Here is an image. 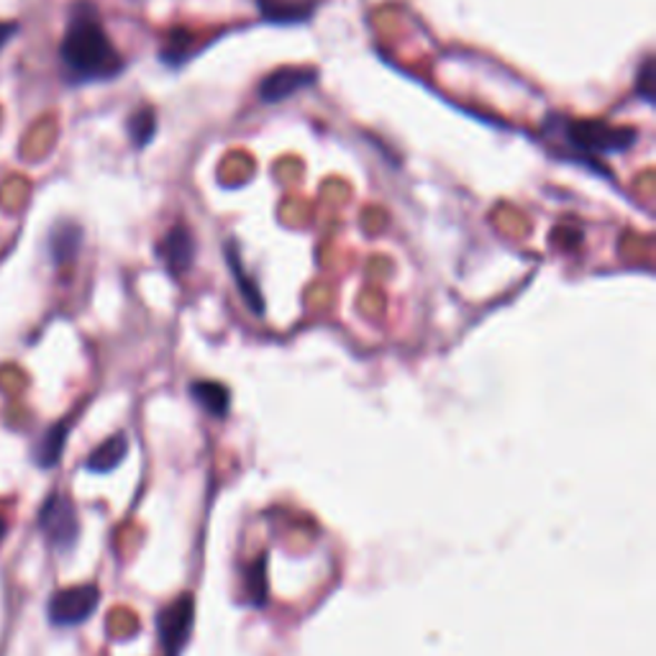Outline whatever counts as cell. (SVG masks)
<instances>
[{"label": "cell", "mask_w": 656, "mask_h": 656, "mask_svg": "<svg viewBox=\"0 0 656 656\" xmlns=\"http://www.w3.org/2000/svg\"><path fill=\"white\" fill-rule=\"evenodd\" d=\"M65 78L72 85L114 80L124 72V57L118 55L108 31L100 23L96 8L90 3H78L70 13V23L59 45Z\"/></svg>", "instance_id": "1"}, {"label": "cell", "mask_w": 656, "mask_h": 656, "mask_svg": "<svg viewBox=\"0 0 656 656\" xmlns=\"http://www.w3.org/2000/svg\"><path fill=\"white\" fill-rule=\"evenodd\" d=\"M549 124L554 126L551 134L561 136L569 147L577 149L579 155L585 157L620 155V151L634 147L638 139V131L603 121H572V118L551 116Z\"/></svg>", "instance_id": "2"}, {"label": "cell", "mask_w": 656, "mask_h": 656, "mask_svg": "<svg viewBox=\"0 0 656 656\" xmlns=\"http://www.w3.org/2000/svg\"><path fill=\"white\" fill-rule=\"evenodd\" d=\"M39 526L57 549H67L70 544H75V539H78V513H75L70 498H47L39 513Z\"/></svg>", "instance_id": "3"}, {"label": "cell", "mask_w": 656, "mask_h": 656, "mask_svg": "<svg viewBox=\"0 0 656 656\" xmlns=\"http://www.w3.org/2000/svg\"><path fill=\"white\" fill-rule=\"evenodd\" d=\"M98 598L96 585L70 587V590L57 593L49 603V618L57 626H78L92 616V610L98 608Z\"/></svg>", "instance_id": "4"}, {"label": "cell", "mask_w": 656, "mask_h": 656, "mask_svg": "<svg viewBox=\"0 0 656 656\" xmlns=\"http://www.w3.org/2000/svg\"><path fill=\"white\" fill-rule=\"evenodd\" d=\"M315 82H319V72L311 67H283L260 82V98L264 104H283L297 92L313 88Z\"/></svg>", "instance_id": "5"}, {"label": "cell", "mask_w": 656, "mask_h": 656, "mask_svg": "<svg viewBox=\"0 0 656 656\" xmlns=\"http://www.w3.org/2000/svg\"><path fill=\"white\" fill-rule=\"evenodd\" d=\"M193 600L185 598V595L159 613V638L169 656H177V652H180L183 644L187 642V634H190L193 628Z\"/></svg>", "instance_id": "6"}, {"label": "cell", "mask_w": 656, "mask_h": 656, "mask_svg": "<svg viewBox=\"0 0 656 656\" xmlns=\"http://www.w3.org/2000/svg\"><path fill=\"white\" fill-rule=\"evenodd\" d=\"M159 260L165 262V267L169 270V275L180 277L187 270L193 267L195 262V238L187 224H175L169 232L161 236V242L157 246Z\"/></svg>", "instance_id": "7"}, {"label": "cell", "mask_w": 656, "mask_h": 656, "mask_svg": "<svg viewBox=\"0 0 656 656\" xmlns=\"http://www.w3.org/2000/svg\"><path fill=\"white\" fill-rule=\"evenodd\" d=\"M82 246V228L75 221H59L49 234V254L55 267H65L78 260Z\"/></svg>", "instance_id": "8"}, {"label": "cell", "mask_w": 656, "mask_h": 656, "mask_svg": "<svg viewBox=\"0 0 656 656\" xmlns=\"http://www.w3.org/2000/svg\"><path fill=\"white\" fill-rule=\"evenodd\" d=\"M224 254H226L228 270H232V275H234V280H236L238 290H242V295H244L246 305H249V309H252L254 313H257V315H262V313H264V301H262V293H260V287L254 285V280H252V277L246 275V272H244V267H242V260H238L236 242H228V244L224 246Z\"/></svg>", "instance_id": "9"}, {"label": "cell", "mask_w": 656, "mask_h": 656, "mask_svg": "<svg viewBox=\"0 0 656 656\" xmlns=\"http://www.w3.org/2000/svg\"><path fill=\"white\" fill-rule=\"evenodd\" d=\"M126 449H129V441H126L124 433H116V437H110L96 451H92L88 462H85V467H88L90 472H110V470H116V467L124 462Z\"/></svg>", "instance_id": "10"}, {"label": "cell", "mask_w": 656, "mask_h": 656, "mask_svg": "<svg viewBox=\"0 0 656 656\" xmlns=\"http://www.w3.org/2000/svg\"><path fill=\"white\" fill-rule=\"evenodd\" d=\"M264 19L275 23H297L311 16V3H293V0H260Z\"/></svg>", "instance_id": "11"}, {"label": "cell", "mask_w": 656, "mask_h": 656, "mask_svg": "<svg viewBox=\"0 0 656 656\" xmlns=\"http://www.w3.org/2000/svg\"><path fill=\"white\" fill-rule=\"evenodd\" d=\"M126 129H129V139L136 149L149 147L151 139H155V134H157L155 108H149V106L136 108L129 118V124H126Z\"/></svg>", "instance_id": "12"}, {"label": "cell", "mask_w": 656, "mask_h": 656, "mask_svg": "<svg viewBox=\"0 0 656 656\" xmlns=\"http://www.w3.org/2000/svg\"><path fill=\"white\" fill-rule=\"evenodd\" d=\"M190 393L210 415H216V419H224L228 413V390L224 385H218V382H195Z\"/></svg>", "instance_id": "13"}, {"label": "cell", "mask_w": 656, "mask_h": 656, "mask_svg": "<svg viewBox=\"0 0 656 656\" xmlns=\"http://www.w3.org/2000/svg\"><path fill=\"white\" fill-rule=\"evenodd\" d=\"M65 439H67V423H57L55 429L47 431L45 441H41L39 449H37V459H39L41 467L57 464L59 451H62V447H65Z\"/></svg>", "instance_id": "14"}, {"label": "cell", "mask_w": 656, "mask_h": 656, "mask_svg": "<svg viewBox=\"0 0 656 656\" xmlns=\"http://www.w3.org/2000/svg\"><path fill=\"white\" fill-rule=\"evenodd\" d=\"M654 78H656V72H654V57L649 55V57H644V62H642V67H638V72H636V96L644 100V104H654V92H656V85H654Z\"/></svg>", "instance_id": "15"}, {"label": "cell", "mask_w": 656, "mask_h": 656, "mask_svg": "<svg viewBox=\"0 0 656 656\" xmlns=\"http://www.w3.org/2000/svg\"><path fill=\"white\" fill-rule=\"evenodd\" d=\"M19 23L16 21H0V49H3L8 41H11L16 33H19Z\"/></svg>", "instance_id": "16"}]
</instances>
